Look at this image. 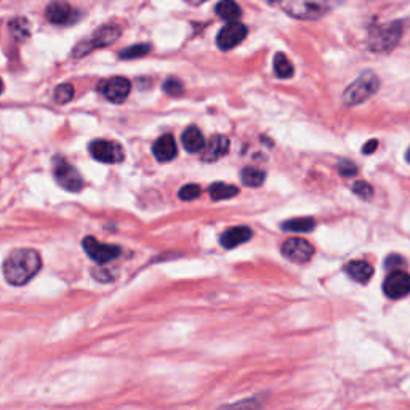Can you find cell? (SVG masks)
Returning a JSON list of instances; mask_svg holds the SVG:
<instances>
[{"label":"cell","instance_id":"obj_1","mask_svg":"<svg viewBox=\"0 0 410 410\" xmlns=\"http://www.w3.org/2000/svg\"><path fill=\"white\" fill-rule=\"evenodd\" d=\"M42 266L40 254L34 249H16L4 261V276L11 285H25Z\"/></svg>","mask_w":410,"mask_h":410},{"label":"cell","instance_id":"obj_2","mask_svg":"<svg viewBox=\"0 0 410 410\" xmlns=\"http://www.w3.org/2000/svg\"><path fill=\"white\" fill-rule=\"evenodd\" d=\"M278 2L287 15L303 21H316L337 8L342 0H271Z\"/></svg>","mask_w":410,"mask_h":410},{"label":"cell","instance_id":"obj_3","mask_svg":"<svg viewBox=\"0 0 410 410\" xmlns=\"http://www.w3.org/2000/svg\"><path fill=\"white\" fill-rule=\"evenodd\" d=\"M402 31V21H392L388 25H373L371 32H368V49L375 54H388L401 42Z\"/></svg>","mask_w":410,"mask_h":410},{"label":"cell","instance_id":"obj_4","mask_svg":"<svg viewBox=\"0 0 410 410\" xmlns=\"http://www.w3.org/2000/svg\"><path fill=\"white\" fill-rule=\"evenodd\" d=\"M380 89L378 75L372 71L362 73L353 84L347 87L343 92V104L344 106H357L371 98Z\"/></svg>","mask_w":410,"mask_h":410},{"label":"cell","instance_id":"obj_5","mask_svg":"<svg viewBox=\"0 0 410 410\" xmlns=\"http://www.w3.org/2000/svg\"><path fill=\"white\" fill-rule=\"evenodd\" d=\"M54 172L55 178L63 190L69 192H80L84 187V180H82L77 168L73 167L66 159L56 156L54 159Z\"/></svg>","mask_w":410,"mask_h":410},{"label":"cell","instance_id":"obj_6","mask_svg":"<svg viewBox=\"0 0 410 410\" xmlns=\"http://www.w3.org/2000/svg\"><path fill=\"white\" fill-rule=\"evenodd\" d=\"M120 36V29L116 27V26H103L99 27L98 31H95L92 39L85 40V42L79 44L75 46L74 50V56L75 58H80L87 54H90L93 49H101V46H106L111 45L113 42H116L117 39Z\"/></svg>","mask_w":410,"mask_h":410},{"label":"cell","instance_id":"obj_7","mask_svg":"<svg viewBox=\"0 0 410 410\" xmlns=\"http://www.w3.org/2000/svg\"><path fill=\"white\" fill-rule=\"evenodd\" d=\"M130 90L132 84L130 80L125 77H111L106 80H101L98 85V92L101 93L104 98L109 99L111 103L116 104L124 103L127 97L130 95Z\"/></svg>","mask_w":410,"mask_h":410},{"label":"cell","instance_id":"obj_8","mask_svg":"<svg viewBox=\"0 0 410 410\" xmlns=\"http://www.w3.org/2000/svg\"><path fill=\"white\" fill-rule=\"evenodd\" d=\"M93 159L104 163H117L124 161V149L116 142L108 139H93L89 146Z\"/></svg>","mask_w":410,"mask_h":410},{"label":"cell","instance_id":"obj_9","mask_svg":"<svg viewBox=\"0 0 410 410\" xmlns=\"http://www.w3.org/2000/svg\"><path fill=\"white\" fill-rule=\"evenodd\" d=\"M82 247L87 251V255H89L93 261L98 263V265H104V263H108L111 260H116L122 251L120 247H117V245L103 244L92 236L85 237L84 241H82Z\"/></svg>","mask_w":410,"mask_h":410},{"label":"cell","instance_id":"obj_10","mask_svg":"<svg viewBox=\"0 0 410 410\" xmlns=\"http://www.w3.org/2000/svg\"><path fill=\"white\" fill-rule=\"evenodd\" d=\"M280 251L287 260L294 263H306L313 259L314 247L308 241L300 237H292L287 239L280 247Z\"/></svg>","mask_w":410,"mask_h":410},{"label":"cell","instance_id":"obj_11","mask_svg":"<svg viewBox=\"0 0 410 410\" xmlns=\"http://www.w3.org/2000/svg\"><path fill=\"white\" fill-rule=\"evenodd\" d=\"M383 292L391 300H399V298L407 297L410 294V276L401 269H396L385 279Z\"/></svg>","mask_w":410,"mask_h":410},{"label":"cell","instance_id":"obj_12","mask_svg":"<svg viewBox=\"0 0 410 410\" xmlns=\"http://www.w3.org/2000/svg\"><path fill=\"white\" fill-rule=\"evenodd\" d=\"M245 37H247V26H244L239 21H231L218 32L216 44H218L220 50L226 51L237 46Z\"/></svg>","mask_w":410,"mask_h":410},{"label":"cell","instance_id":"obj_13","mask_svg":"<svg viewBox=\"0 0 410 410\" xmlns=\"http://www.w3.org/2000/svg\"><path fill=\"white\" fill-rule=\"evenodd\" d=\"M230 151V139L223 135H215L209 143H205L202 161L204 162H215L228 154Z\"/></svg>","mask_w":410,"mask_h":410},{"label":"cell","instance_id":"obj_14","mask_svg":"<svg viewBox=\"0 0 410 410\" xmlns=\"http://www.w3.org/2000/svg\"><path fill=\"white\" fill-rule=\"evenodd\" d=\"M152 154L159 162H170L177 157V142H175L173 135H163L156 143L152 144Z\"/></svg>","mask_w":410,"mask_h":410},{"label":"cell","instance_id":"obj_15","mask_svg":"<svg viewBox=\"0 0 410 410\" xmlns=\"http://www.w3.org/2000/svg\"><path fill=\"white\" fill-rule=\"evenodd\" d=\"M251 236H254V231L247 226H236L226 230L220 237V244L223 245L225 249H234L239 247L241 244H245L250 241Z\"/></svg>","mask_w":410,"mask_h":410},{"label":"cell","instance_id":"obj_16","mask_svg":"<svg viewBox=\"0 0 410 410\" xmlns=\"http://www.w3.org/2000/svg\"><path fill=\"white\" fill-rule=\"evenodd\" d=\"M45 15L54 25H66L73 18V8L64 0H55L46 7Z\"/></svg>","mask_w":410,"mask_h":410},{"label":"cell","instance_id":"obj_17","mask_svg":"<svg viewBox=\"0 0 410 410\" xmlns=\"http://www.w3.org/2000/svg\"><path fill=\"white\" fill-rule=\"evenodd\" d=\"M344 273L356 282L366 284L373 276V266L364 260H354L344 265Z\"/></svg>","mask_w":410,"mask_h":410},{"label":"cell","instance_id":"obj_18","mask_svg":"<svg viewBox=\"0 0 410 410\" xmlns=\"http://www.w3.org/2000/svg\"><path fill=\"white\" fill-rule=\"evenodd\" d=\"M181 142H183V146L187 152H199L205 148L204 135L194 125L186 128L183 137H181Z\"/></svg>","mask_w":410,"mask_h":410},{"label":"cell","instance_id":"obj_19","mask_svg":"<svg viewBox=\"0 0 410 410\" xmlns=\"http://www.w3.org/2000/svg\"><path fill=\"white\" fill-rule=\"evenodd\" d=\"M215 13L218 15L221 20L231 23L241 18L242 10L239 7V4L234 2V0H221L220 4H216Z\"/></svg>","mask_w":410,"mask_h":410},{"label":"cell","instance_id":"obj_20","mask_svg":"<svg viewBox=\"0 0 410 410\" xmlns=\"http://www.w3.org/2000/svg\"><path fill=\"white\" fill-rule=\"evenodd\" d=\"M209 192L213 201H225V199L236 197L239 194V187L226 183H215L209 187Z\"/></svg>","mask_w":410,"mask_h":410},{"label":"cell","instance_id":"obj_21","mask_svg":"<svg viewBox=\"0 0 410 410\" xmlns=\"http://www.w3.org/2000/svg\"><path fill=\"white\" fill-rule=\"evenodd\" d=\"M316 228L313 218H294L282 223V230L287 232H311Z\"/></svg>","mask_w":410,"mask_h":410},{"label":"cell","instance_id":"obj_22","mask_svg":"<svg viewBox=\"0 0 410 410\" xmlns=\"http://www.w3.org/2000/svg\"><path fill=\"white\" fill-rule=\"evenodd\" d=\"M294 64L284 54H276L274 56V73L279 79H290L294 75Z\"/></svg>","mask_w":410,"mask_h":410},{"label":"cell","instance_id":"obj_23","mask_svg":"<svg viewBox=\"0 0 410 410\" xmlns=\"http://www.w3.org/2000/svg\"><path fill=\"white\" fill-rule=\"evenodd\" d=\"M241 178H242V183L245 186H250V187H256V186H261L265 183V178H266V173L263 172L260 168H255V167H245L242 172H241Z\"/></svg>","mask_w":410,"mask_h":410},{"label":"cell","instance_id":"obj_24","mask_svg":"<svg viewBox=\"0 0 410 410\" xmlns=\"http://www.w3.org/2000/svg\"><path fill=\"white\" fill-rule=\"evenodd\" d=\"M151 51V45L148 44H138V45H132L127 46L119 54L122 60H135V58H142L144 55H148Z\"/></svg>","mask_w":410,"mask_h":410},{"label":"cell","instance_id":"obj_25","mask_svg":"<svg viewBox=\"0 0 410 410\" xmlns=\"http://www.w3.org/2000/svg\"><path fill=\"white\" fill-rule=\"evenodd\" d=\"M55 101L58 104H66L74 98V87L71 84H61L55 89Z\"/></svg>","mask_w":410,"mask_h":410},{"label":"cell","instance_id":"obj_26","mask_svg":"<svg viewBox=\"0 0 410 410\" xmlns=\"http://www.w3.org/2000/svg\"><path fill=\"white\" fill-rule=\"evenodd\" d=\"M199 196H201V187L197 185H186L178 192V197L181 201H194Z\"/></svg>","mask_w":410,"mask_h":410},{"label":"cell","instance_id":"obj_27","mask_svg":"<svg viewBox=\"0 0 410 410\" xmlns=\"http://www.w3.org/2000/svg\"><path fill=\"white\" fill-rule=\"evenodd\" d=\"M353 192L361 199H364V201H368V199H372L373 196V187L366 183V181H357L353 186Z\"/></svg>","mask_w":410,"mask_h":410},{"label":"cell","instance_id":"obj_28","mask_svg":"<svg viewBox=\"0 0 410 410\" xmlns=\"http://www.w3.org/2000/svg\"><path fill=\"white\" fill-rule=\"evenodd\" d=\"M163 90H166L168 95H173V97L183 95V92H185L183 84L177 79H167L166 84H163Z\"/></svg>","mask_w":410,"mask_h":410},{"label":"cell","instance_id":"obj_29","mask_svg":"<svg viewBox=\"0 0 410 410\" xmlns=\"http://www.w3.org/2000/svg\"><path fill=\"white\" fill-rule=\"evenodd\" d=\"M338 172L343 175V177H354L357 173V167L354 162L351 161H342L338 163Z\"/></svg>","mask_w":410,"mask_h":410},{"label":"cell","instance_id":"obj_30","mask_svg":"<svg viewBox=\"0 0 410 410\" xmlns=\"http://www.w3.org/2000/svg\"><path fill=\"white\" fill-rule=\"evenodd\" d=\"M392 265H395V266L404 265V260L401 259L399 255H390L388 260H386V263H385V266L388 268V269H392Z\"/></svg>","mask_w":410,"mask_h":410},{"label":"cell","instance_id":"obj_31","mask_svg":"<svg viewBox=\"0 0 410 410\" xmlns=\"http://www.w3.org/2000/svg\"><path fill=\"white\" fill-rule=\"evenodd\" d=\"M377 148H378L377 139H368V142L364 144V148H362V152H364V154H372Z\"/></svg>","mask_w":410,"mask_h":410},{"label":"cell","instance_id":"obj_32","mask_svg":"<svg viewBox=\"0 0 410 410\" xmlns=\"http://www.w3.org/2000/svg\"><path fill=\"white\" fill-rule=\"evenodd\" d=\"M187 2L192 4V5H201L205 2V0H187Z\"/></svg>","mask_w":410,"mask_h":410},{"label":"cell","instance_id":"obj_33","mask_svg":"<svg viewBox=\"0 0 410 410\" xmlns=\"http://www.w3.org/2000/svg\"><path fill=\"white\" fill-rule=\"evenodd\" d=\"M406 157H407V161H409V162H410V148H409V149H407V156H406Z\"/></svg>","mask_w":410,"mask_h":410},{"label":"cell","instance_id":"obj_34","mask_svg":"<svg viewBox=\"0 0 410 410\" xmlns=\"http://www.w3.org/2000/svg\"><path fill=\"white\" fill-rule=\"evenodd\" d=\"M4 92V84H2V80H0V93Z\"/></svg>","mask_w":410,"mask_h":410}]
</instances>
